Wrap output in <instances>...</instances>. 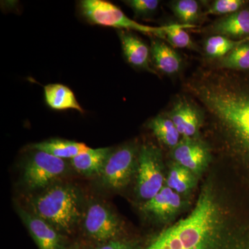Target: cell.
Instances as JSON below:
<instances>
[{
  "label": "cell",
  "instance_id": "1",
  "mask_svg": "<svg viewBox=\"0 0 249 249\" xmlns=\"http://www.w3.org/2000/svg\"><path fill=\"white\" fill-rule=\"evenodd\" d=\"M186 86L217 124L229 149L249 163V78L223 70H203Z\"/></svg>",
  "mask_w": 249,
  "mask_h": 249
},
{
  "label": "cell",
  "instance_id": "2",
  "mask_svg": "<svg viewBox=\"0 0 249 249\" xmlns=\"http://www.w3.org/2000/svg\"><path fill=\"white\" fill-rule=\"evenodd\" d=\"M144 249H249V236L234 223L225 202L207 183L191 213Z\"/></svg>",
  "mask_w": 249,
  "mask_h": 249
},
{
  "label": "cell",
  "instance_id": "3",
  "mask_svg": "<svg viewBox=\"0 0 249 249\" xmlns=\"http://www.w3.org/2000/svg\"><path fill=\"white\" fill-rule=\"evenodd\" d=\"M30 204L33 213L61 233H71L82 214L79 192L69 184L48 187L34 196Z\"/></svg>",
  "mask_w": 249,
  "mask_h": 249
},
{
  "label": "cell",
  "instance_id": "4",
  "mask_svg": "<svg viewBox=\"0 0 249 249\" xmlns=\"http://www.w3.org/2000/svg\"><path fill=\"white\" fill-rule=\"evenodd\" d=\"M80 9L85 19L93 24L116 28L121 30L136 31L147 35L165 39L167 31L173 24L162 27H150L130 19L116 5L104 0H83Z\"/></svg>",
  "mask_w": 249,
  "mask_h": 249
},
{
  "label": "cell",
  "instance_id": "5",
  "mask_svg": "<svg viewBox=\"0 0 249 249\" xmlns=\"http://www.w3.org/2000/svg\"><path fill=\"white\" fill-rule=\"evenodd\" d=\"M137 193L142 200L152 199L165 186L161 152L155 145H144L139 150Z\"/></svg>",
  "mask_w": 249,
  "mask_h": 249
},
{
  "label": "cell",
  "instance_id": "6",
  "mask_svg": "<svg viewBox=\"0 0 249 249\" xmlns=\"http://www.w3.org/2000/svg\"><path fill=\"white\" fill-rule=\"evenodd\" d=\"M138 153L130 144L111 151L100 175L104 186L111 190L125 188L137 173Z\"/></svg>",
  "mask_w": 249,
  "mask_h": 249
},
{
  "label": "cell",
  "instance_id": "7",
  "mask_svg": "<svg viewBox=\"0 0 249 249\" xmlns=\"http://www.w3.org/2000/svg\"><path fill=\"white\" fill-rule=\"evenodd\" d=\"M64 160L47 152L36 150L28 160L23 173V181L29 190L47 188L65 174Z\"/></svg>",
  "mask_w": 249,
  "mask_h": 249
},
{
  "label": "cell",
  "instance_id": "8",
  "mask_svg": "<svg viewBox=\"0 0 249 249\" xmlns=\"http://www.w3.org/2000/svg\"><path fill=\"white\" fill-rule=\"evenodd\" d=\"M85 232L93 240L106 242L116 240L122 231L120 219L102 203L90 204L84 219Z\"/></svg>",
  "mask_w": 249,
  "mask_h": 249
},
{
  "label": "cell",
  "instance_id": "9",
  "mask_svg": "<svg viewBox=\"0 0 249 249\" xmlns=\"http://www.w3.org/2000/svg\"><path fill=\"white\" fill-rule=\"evenodd\" d=\"M175 163L182 165L196 177L207 168L211 160L209 147L198 138H182L173 150Z\"/></svg>",
  "mask_w": 249,
  "mask_h": 249
},
{
  "label": "cell",
  "instance_id": "10",
  "mask_svg": "<svg viewBox=\"0 0 249 249\" xmlns=\"http://www.w3.org/2000/svg\"><path fill=\"white\" fill-rule=\"evenodd\" d=\"M18 211L39 249H61V232L33 213L21 207L18 208Z\"/></svg>",
  "mask_w": 249,
  "mask_h": 249
},
{
  "label": "cell",
  "instance_id": "11",
  "mask_svg": "<svg viewBox=\"0 0 249 249\" xmlns=\"http://www.w3.org/2000/svg\"><path fill=\"white\" fill-rule=\"evenodd\" d=\"M182 138H198L202 124L201 111L186 99H180L175 105L168 115Z\"/></svg>",
  "mask_w": 249,
  "mask_h": 249
},
{
  "label": "cell",
  "instance_id": "12",
  "mask_svg": "<svg viewBox=\"0 0 249 249\" xmlns=\"http://www.w3.org/2000/svg\"><path fill=\"white\" fill-rule=\"evenodd\" d=\"M182 206L183 201L180 195L165 185L152 199L145 201L141 209L144 213L165 222L175 217Z\"/></svg>",
  "mask_w": 249,
  "mask_h": 249
},
{
  "label": "cell",
  "instance_id": "13",
  "mask_svg": "<svg viewBox=\"0 0 249 249\" xmlns=\"http://www.w3.org/2000/svg\"><path fill=\"white\" fill-rule=\"evenodd\" d=\"M121 47L126 60L130 65L154 72L150 67V50L138 37L131 33L121 31L119 33Z\"/></svg>",
  "mask_w": 249,
  "mask_h": 249
},
{
  "label": "cell",
  "instance_id": "14",
  "mask_svg": "<svg viewBox=\"0 0 249 249\" xmlns=\"http://www.w3.org/2000/svg\"><path fill=\"white\" fill-rule=\"evenodd\" d=\"M111 152L109 147L89 148L71 160L73 168L85 176L101 175Z\"/></svg>",
  "mask_w": 249,
  "mask_h": 249
},
{
  "label": "cell",
  "instance_id": "15",
  "mask_svg": "<svg viewBox=\"0 0 249 249\" xmlns=\"http://www.w3.org/2000/svg\"><path fill=\"white\" fill-rule=\"evenodd\" d=\"M150 53L155 66L162 73L173 75L179 71L181 67V57L160 39L152 40Z\"/></svg>",
  "mask_w": 249,
  "mask_h": 249
},
{
  "label": "cell",
  "instance_id": "16",
  "mask_svg": "<svg viewBox=\"0 0 249 249\" xmlns=\"http://www.w3.org/2000/svg\"><path fill=\"white\" fill-rule=\"evenodd\" d=\"M213 32L229 38H241L249 36V10H240L222 18L214 24Z\"/></svg>",
  "mask_w": 249,
  "mask_h": 249
},
{
  "label": "cell",
  "instance_id": "17",
  "mask_svg": "<svg viewBox=\"0 0 249 249\" xmlns=\"http://www.w3.org/2000/svg\"><path fill=\"white\" fill-rule=\"evenodd\" d=\"M45 101L49 107L55 110H75L83 113V108L76 96L68 87L61 84H50L44 88Z\"/></svg>",
  "mask_w": 249,
  "mask_h": 249
},
{
  "label": "cell",
  "instance_id": "18",
  "mask_svg": "<svg viewBox=\"0 0 249 249\" xmlns=\"http://www.w3.org/2000/svg\"><path fill=\"white\" fill-rule=\"evenodd\" d=\"M89 148V147L83 142L63 139H52L34 144L31 146L32 150L47 152L62 160H72Z\"/></svg>",
  "mask_w": 249,
  "mask_h": 249
},
{
  "label": "cell",
  "instance_id": "19",
  "mask_svg": "<svg viewBox=\"0 0 249 249\" xmlns=\"http://www.w3.org/2000/svg\"><path fill=\"white\" fill-rule=\"evenodd\" d=\"M197 177L182 165L174 163L165 178V186L179 195H186L196 186Z\"/></svg>",
  "mask_w": 249,
  "mask_h": 249
},
{
  "label": "cell",
  "instance_id": "20",
  "mask_svg": "<svg viewBox=\"0 0 249 249\" xmlns=\"http://www.w3.org/2000/svg\"><path fill=\"white\" fill-rule=\"evenodd\" d=\"M148 126L155 137L166 146L173 149L181 141L179 132L168 116H157L150 121Z\"/></svg>",
  "mask_w": 249,
  "mask_h": 249
},
{
  "label": "cell",
  "instance_id": "21",
  "mask_svg": "<svg viewBox=\"0 0 249 249\" xmlns=\"http://www.w3.org/2000/svg\"><path fill=\"white\" fill-rule=\"evenodd\" d=\"M249 38L233 40L222 36H214L209 37L205 42V51L213 58H223L231 51L248 41Z\"/></svg>",
  "mask_w": 249,
  "mask_h": 249
},
{
  "label": "cell",
  "instance_id": "22",
  "mask_svg": "<svg viewBox=\"0 0 249 249\" xmlns=\"http://www.w3.org/2000/svg\"><path fill=\"white\" fill-rule=\"evenodd\" d=\"M219 66L228 70H249V43L245 42L223 57Z\"/></svg>",
  "mask_w": 249,
  "mask_h": 249
},
{
  "label": "cell",
  "instance_id": "23",
  "mask_svg": "<svg viewBox=\"0 0 249 249\" xmlns=\"http://www.w3.org/2000/svg\"><path fill=\"white\" fill-rule=\"evenodd\" d=\"M174 14L183 24H192L199 16V3L196 0H179L173 5Z\"/></svg>",
  "mask_w": 249,
  "mask_h": 249
},
{
  "label": "cell",
  "instance_id": "24",
  "mask_svg": "<svg viewBox=\"0 0 249 249\" xmlns=\"http://www.w3.org/2000/svg\"><path fill=\"white\" fill-rule=\"evenodd\" d=\"M195 27L192 24H173V27L167 31L165 40L168 41L173 47L178 48H189L193 46L189 34L185 29Z\"/></svg>",
  "mask_w": 249,
  "mask_h": 249
},
{
  "label": "cell",
  "instance_id": "25",
  "mask_svg": "<svg viewBox=\"0 0 249 249\" xmlns=\"http://www.w3.org/2000/svg\"><path fill=\"white\" fill-rule=\"evenodd\" d=\"M246 3L242 0H217L211 5L208 14H232L240 11V8Z\"/></svg>",
  "mask_w": 249,
  "mask_h": 249
},
{
  "label": "cell",
  "instance_id": "26",
  "mask_svg": "<svg viewBox=\"0 0 249 249\" xmlns=\"http://www.w3.org/2000/svg\"><path fill=\"white\" fill-rule=\"evenodd\" d=\"M158 0H129L125 3L136 14L147 16L155 12L160 5Z\"/></svg>",
  "mask_w": 249,
  "mask_h": 249
},
{
  "label": "cell",
  "instance_id": "27",
  "mask_svg": "<svg viewBox=\"0 0 249 249\" xmlns=\"http://www.w3.org/2000/svg\"><path fill=\"white\" fill-rule=\"evenodd\" d=\"M98 249H132V247L128 242L116 239L106 242Z\"/></svg>",
  "mask_w": 249,
  "mask_h": 249
},
{
  "label": "cell",
  "instance_id": "28",
  "mask_svg": "<svg viewBox=\"0 0 249 249\" xmlns=\"http://www.w3.org/2000/svg\"><path fill=\"white\" fill-rule=\"evenodd\" d=\"M80 249V247H78V245H74V246H73V247H71V249Z\"/></svg>",
  "mask_w": 249,
  "mask_h": 249
}]
</instances>
